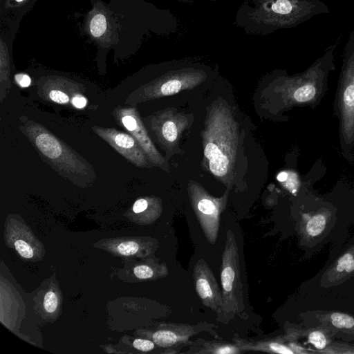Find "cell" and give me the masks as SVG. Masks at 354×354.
Segmentation results:
<instances>
[{"label": "cell", "instance_id": "6da1fadb", "mask_svg": "<svg viewBox=\"0 0 354 354\" xmlns=\"http://www.w3.org/2000/svg\"><path fill=\"white\" fill-rule=\"evenodd\" d=\"M353 191L339 187L324 196H317L307 189L304 209L298 222L299 243L312 254L329 242L342 248L348 227L354 223Z\"/></svg>", "mask_w": 354, "mask_h": 354}, {"label": "cell", "instance_id": "7a4b0ae2", "mask_svg": "<svg viewBox=\"0 0 354 354\" xmlns=\"http://www.w3.org/2000/svg\"><path fill=\"white\" fill-rule=\"evenodd\" d=\"M201 137L203 169L230 189L240 140L239 124L225 101L217 99L208 107Z\"/></svg>", "mask_w": 354, "mask_h": 354}, {"label": "cell", "instance_id": "3957f363", "mask_svg": "<svg viewBox=\"0 0 354 354\" xmlns=\"http://www.w3.org/2000/svg\"><path fill=\"white\" fill-rule=\"evenodd\" d=\"M329 12L321 0H243L233 24L248 35H267Z\"/></svg>", "mask_w": 354, "mask_h": 354}, {"label": "cell", "instance_id": "277c9868", "mask_svg": "<svg viewBox=\"0 0 354 354\" xmlns=\"http://www.w3.org/2000/svg\"><path fill=\"white\" fill-rule=\"evenodd\" d=\"M338 41L329 46L304 71L289 75L286 72L276 75L275 92L283 109L295 106L315 108L327 91L329 74L335 68V51Z\"/></svg>", "mask_w": 354, "mask_h": 354}, {"label": "cell", "instance_id": "5b68a950", "mask_svg": "<svg viewBox=\"0 0 354 354\" xmlns=\"http://www.w3.org/2000/svg\"><path fill=\"white\" fill-rule=\"evenodd\" d=\"M335 252L307 282V295L326 305L354 300V237Z\"/></svg>", "mask_w": 354, "mask_h": 354}, {"label": "cell", "instance_id": "8992f818", "mask_svg": "<svg viewBox=\"0 0 354 354\" xmlns=\"http://www.w3.org/2000/svg\"><path fill=\"white\" fill-rule=\"evenodd\" d=\"M333 109L339 122L342 153L354 159V28L345 45Z\"/></svg>", "mask_w": 354, "mask_h": 354}, {"label": "cell", "instance_id": "52a82bcc", "mask_svg": "<svg viewBox=\"0 0 354 354\" xmlns=\"http://www.w3.org/2000/svg\"><path fill=\"white\" fill-rule=\"evenodd\" d=\"M209 77V70L203 64L190 60L167 63V70L141 88V101L174 95L192 89Z\"/></svg>", "mask_w": 354, "mask_h": 354}, {"label": "cell", "instance_id": "ba28073f", "mask_svg": "<svg viewBox=\"0 0 354 354\" xmlns=\"http://www.w3.org/2000/svg\"><path fill=\"white\" fill-rule=\"evenodd\" d=\"M224 315L239 314L244 309L243 285L238 246L231 230H227L221 269Z\"/></svg>", "mask_w": 354, "mask_h": 354}, {"label": "cell", "instance_id": "9c48e42d", "mask_svg": "<svg viewBox=\"0 0 354 354\" xmlns=\"http://www.w3.org/2000/svg\"><path fill=\"white\" fill-rule=\"evenodd\" d=\"M189 201L201 227L207 239L215 243L220 226V216L225 209L230 189L221 197L210 195L198 183L187 184Z\"/></svg>", "mask_w": 354, "mask_h": 354}, {"label": "cell", "instance_id": "30bf717a", "mask_svg": "<svg viewBox=\"0 0 354 354\" xmlns=\"http://www.w3.org/2000/svg\"><path fill=\"white\" fill-rule=\"evenodd\" d=\"M25 132L51 163L68 173H88V167L55 136L40 124H29Z\"/></svg>", "mask_w": 354, "mask_h": 354}, {"label": "cell", "instance_id": "8fae6325", "mask_svg": "<svg viewBox=\"0 0 354 354\" xmlns=\"http://www.w3.org/2000/svg\"><path fill=\"white\" fill-rule=\"evenodd\" d=\"M193 120L192 114L178 112L173 108L158 111L152 117L151 129L167 157L180 153L178 148L181 135L192 126Z\"/></svg>", "mask_w": 354, "mask_h": 354}, {"label": "cell", "instance_id": "7c38bea8", "mask_svg": "<svg viewBox=\"0 0 354 354\" xmlns=\"http://www.w3.org/2000/svg\"><path fill=\"white\" fill-rule=\"evenodd\" d=\"M116 113L122 125L137 140L151 164L169 172L167 162L153 144L136 109H118Z\"/></svg>", "mask_w": 354, "mask_h": 354}, {"label": "cell", "instance_id": "4fadbf2b", "mask_svg": "<svg viewBox=\"0 0 354 354\" xmlns=\"http://www.w3.org/2000/svg\"><path fill=\"white\" fill-rule=\"evenodd\" d=\"M93 129L100 137L136 166L139 167H151L149 165V160L147 156L133 136L112 128L95 127Z\"/></svg>", "mask_w": 354, "mask_h": 354}, {"label": "cell", "instance_id": "5bb4252c", "mask_svg": "<svg viewBox=\"0 0 354 354\" xmlns=\"http://www.w3.org/2000/svg\"><path fill=\"white\" fill-rule=\"evenodd\" d=\"M196 291L202 303L217 313L223 306L222 292L209 266L203 259H199L193 270Z\"/></svg>", "mask_w": 354, "mask_h": 354}, {"label": "cell", "instance_id": "9a60e30c", "mask_svg": "<svg viewBox=\"0 0 354 354\" xmlns=\"http://www.w3.org/2000/svg\"><path fill=\"white\" fill-rule=\"evenodd\" d=\"M307 316L310 317V319H315L317 323H321V326L328 329L332 335L354 339L353 316L336 311H315Z\"/></svg>", "mask_w": 354, "mask_h": 354}, {"label": "cell", "instance_id": "2e32d148", "mask_svg": "<svg viewBox=\"0 0 354 354\" xmlns=\"http://www.w3.org/2000/svg\"><path fill=\"white\" fill-rule=\"evenodd\" d=\"M194 334L192 326L168 324L163 328L156 331L152 339L157 345L167 348L185 343Z\"/></svg>", "mask_w": 354, "mask_h": 354}, {"label": "cell", "instance_id": "e0dca14e", "mask_svg": "<svg viewBox=\"0 0 354 354\" xmlns=\"http://www.w3.org/2000/svg\"><path fill=\"white\" fill-rule=\"evenodd\" d=\"M38 0H0V24H17Z\"/></svg>", "mask_w": 354, "mask_h": 354}, {"label": "cell", "instance_id": "ac0fdd59", "mask_svg": "<svg viewBox=\"0 0 354 354\" xmlns=\"http://www.w3.org/2000/svg\"><path fill=\"white\" fill-rule=\"evenodd\" d=\"M236 344L242 351H256L283 354L295 353L289 346L283 344L279 339H268L252 342L240 339L237 340Z\"/></svg>", "mask_w": 354, "mask_h": 354}, {"label": "cell", "instance_id": "d6986e66", "mask_svg": "<svg viewBox=\"0 0 354 354\" xmlns=\"http://www.w3.org/2000/svg\"><path fill=\"white\" fill-rule=\"evenodd\" d=\"M329 335H331L330 331L322 326L310 328L306 334L308 342L319 351L328 348L330 344Z\"/></svg>", "mask_w": 354, "mask_h": 354}, {"label": "cell", "instance_id": "ffe728a7", "mask_svg": "<svg viewBox=\"0 0 354 354\" xmlns=\"http://www.w3.org/2000/svg\"><path fill=\"white\" fill-rule=\"evenodd\" d=\"M133 272L138 279H149L165 277L168 274V269L165 264L156 265L154 268L143 264L135 267Z\"/></svg>", "mask_w": 354, "mask_h": 354}, {"label": "cell", "instance_id": "44dd1931", "mask_svg": "<svg viewBox=\"0 0 354 354\" xmlns=\"http://www.w3.org/2000/svg\"><path fill=\"white\" fill-rule=\"evenodd\" d=\"M277 180L293 195H297L301 184L298 175L293 171H282L277 176Z\"/></svg>", "mask_w": 354, "mask_h": 354}, {"label": "cell", "instance_id": "7402d4cb", "mask_svg": "<svg viewBox=\"0 0 354 354\" xmlns=\"http://www.w3.org/2000/svg\"><path fill=\"white\" fill-rule=\"evenodd\" d=\"M206 353L214 354H236L243 351L236 344L233 345L227 343H208L205 344Z\"/></svg>", "mask_w": 354, "mask_h": 354}, {"label": "cell", "instance_id": "603a6c76", "mask_svg": "<svg viewBox=\"0 0 354 354\" xmlns=\"http://www.w3.org/2000/svg\"><path fill=\"white\" fill-rule=\"evenodd\" d=\"M117 249L120 254L127 256L136 254L140 246L136 242L130 241L121 243Z\"/></svg>", "mask_w": 354, "mask_h": 354}, {"label": "cell", "instance_id": "cb8c5ba5", "mask_svg": "<svg viewBox=\"0 0 354 354\" xmlns=\"http://www.w3.org/2000/svg\"><path fill=\"white\" fill-rule=\"evenodd\" d=\"M58 304V299L55 293L53 291H48L45 297L44 300V306L45 310L48 313H53L57 307Z\"/></svg>", "mask_w": 354, "mask_h": 354}, {"label": "cell", "instance_id": "d4e9b609", "mask_svg": "<svg viewBox=\"0 0 354 354\" xmlns=\"http://www.w3.org/2000/svg\"><path fill=\"white\" fill-rule=\"evenodd\" d=\"M15 247L19 254L25 259H30L33 257L32 248L24 241L17 240L15 243Z\"/></svg>", "mask_w": 354, "mask_h": 354}, {"label": "cell", "instance_id": "484cf974", "mask_svg": "<svg viewBox=\"0 0 354 354\" xmlns=\"http://www.w3.org/2000/svg\"><path fill=\"white\" fill-rule=\"evenodd\" d=\"M48 97L50 100L57 104H67L70 98L64 91L59 89H52L48 92Z\"/></svg>", "mask_w": 354, "mask_h": 354}, {"label": "cell", "instance_id": "4316f807", "mask_svg": "<svg viewBox=\"0 0 354 354\" xmlns=\"http://www.w3.org/2000/svg\"><path fill=\"white\" fill-rule=\"evenodd\" d=\"M133 345L134 348L141 351L147 352L154 348V342L142 339H136L133 341Z\"/></svg>", "mask_w": 354, "mask_h": 354}, {"label": "cell", "instance_id": "83f0119b", "mask_svg": "<svg viewBox=\"0 0 354 354\" xmlns=\"http://www.w3.org/2000/svg\"><path fill=\"white\" fill-rule=\"evenodd\" d=\"M15 80L17 84L22 88L29 86L31 83L30 77L26 73L15 74Z\"/></svg>", "mask_w": 354, "mask_h": 354}, {"label": "cell", "instance_id": "f1b7e54d", "mask_svg": "<svg viewBox=\"0 0 354 354\" xmlns=\"http://www.w3.org/2000/svg\"><path fill=\"white\" fill-rule=\"evenodd\" d=\"M71 102L76 108L82 109L86 105L87 100L83 95L77 94L73 97Z\"/></svg>", "mask_w": 354, "mask_h": 354}, {"label": "cell", "instance_id": "f546056e", "mask_svg": "<svg viewBox=\"0 0 354 354\" xmlns=\"http://www.w3.org/2000/svg\"><path fill=\"white\" fill-rule=\"evenodd\" d=\"M295 353H306L305 349L299 344L295 342H290L288 345Z\"/></svg>", "mask_w": 354, "mask_h": 354}, {"label": "cell", "instance_id": "4dcf8cb0", "mask_svg": "<svg viewBox=\"0 0 354 354\" xmlns=\"http://www.w3.org/2000/svg\"><path fill=\"white\" fill-rule=\"evenodd\" d=\"M176 1L187 3V2H190L192 0H176Z\"/></svg>", "mask_w": 354, "mask_h": 354}, {"label": "cell", "instance_id": "1f68e13d", "mask_svg": "<svg viewBox=\"0 0 354 354\" xmlns=\"http://www.w3.org/2000/svg\"><path fill=\"white\" fill-rule=\"evenodd\" d=\"M208 1H216V0H208Z\"/></svg>", "mask_w": 354, "mask_h": 354}]
</instances>
